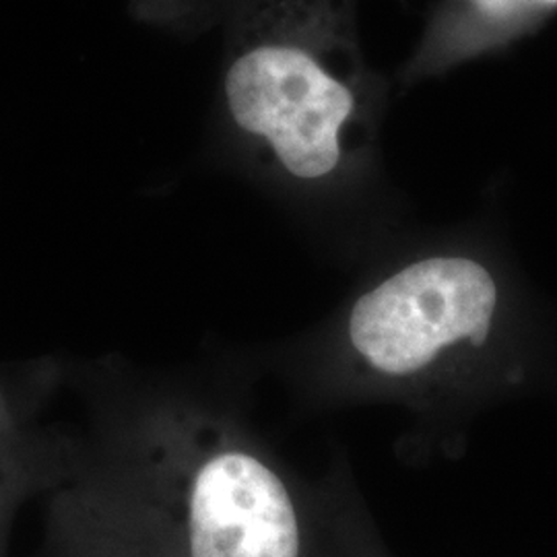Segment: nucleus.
<instances>
[{"label": "nucleus", "instance_id": "nucleus-1", "mask_svg": "<svg viewBox=\"0 0 557 557\" xmlns=\"http://www.w3.org/2000/svg\"><path fill=\"white\" fill-rule=\"evenodd\" d=\"M87 438L57 430L52 487L165 557H304L294 487L234 403L190 382L87 370Z\"/></svg>", "mask_w": 557, "mask_h": 557}, {"label": "nucleus", "instance_id": "nucleus-4", "mask_svg": "<svg viewBox=\"0 0 557 557\" xmlns=\"http://www.w3.org/2000/svg\"><path fill=\"white\" fill-rule=\"evenodd\" d=\"M556 15L557 0H438L398 81L409 87L499 54Z\"/></svg>", "mask_w": 557, "mask_h": 557}, {"label": "nucleus", "instance_id": "nucleus-3", "mask_svg": "<svg viewBox=\"0 0 557 557\" xmlns=\"http://www.w3.org/2000/svg\"><path fill=\"white\" fill-rule=\"evenodd\" d=\"M498 306V281L485 262L428 255L386 271L354 298L341 345L368 379H416L460 345H485Z\"/></svg>", "mask_w": 557, "mask_h": 557}, {"label": "nucleus", "instance_id": "nucleus-2", "mask_svg": "<svg viewBox=\"0 0 557 557\" xmlns=\"http://www.w3.org/2000/svg\"><path fill=\"white\" fill-rule=\"evenodd\" d=\"M180 38L220 32L213 151L259 190L324 202L376 160L386 85L361 50L358 0H131Z\"/></svg>", "mask_w": 557, "mask_h": 557}, {"label": "nucleus", "instance_id": "nucleus-6", "mask_svg": "<svg viewBox=\"0 0 557 557\" xmlns=\"http://www.w3.org/2000/svg\"><path fill=\"white\" fill-rule=\"evenodd\" d=\"M44 496L48 498L46 557H165L69 490L52 487Z\"/></svg>", "mask_w": 557, "mask_h": 557}, {"label": "nucleus", "instance_id": "nucleus-5", "mask_svg": "<svg viewBox=\"0 0 557 557\" xmlns=\"http://www.w3.org/2000/svg\"><path fill=\"white\" fill-rule=\"evenodd\" d=\"M54 376L27 397L0 380V557H9L21 508L52 483L54 425L41 421V393Z\"/></svg>", "mask_w": 557, "mask_h": 557}]
</instances>
